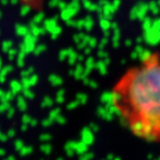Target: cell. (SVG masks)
<instances>
[{
  "label": "cell",
  "mask_w": 160,
  "mask_h": 160,
  "mask_svg": "<svg viewBox=\"0 0 160 160\" xmlns=\"http://www.w3.org/2000/svg\"><path fill=\"white\" fill-rule=\"evenodd\" d=\"M112 107L137 137L160 142V61L129 68L112 90Z\"/></svg>",
  "instance_id": "obj_1"
}]
</instances>
